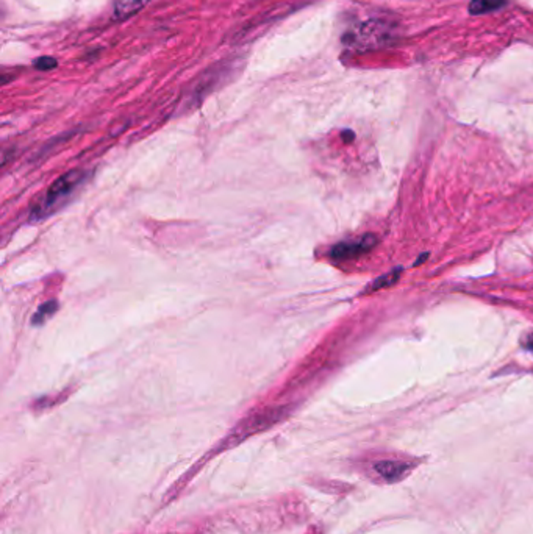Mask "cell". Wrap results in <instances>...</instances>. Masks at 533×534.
Returning a JSON list of instances; mask_svg holds the SVG:
<instances>
[{"mask_svg": "<svg viewBox=\"0 0 533 534\" xmlns=\"http://www.w3.org/2000/svg\"><path fill=\"white\" fill-rule=\"evenodd\" d=\"M524 346H525V348H527V350H530L533 353V332L527 334V338H525V341H524Z\"/></svg>", "mask_w": 533, "mask_h": 534, "instance_id": "obj_10", "label": "cell"}, {"mask_svg": "<svg viewBox=\"0 0 533 534\" xmlns=\"http://www.w3.org/2000/svg\"><path fill=\"white\" fill-rule=\"evenodd\" d=\"M56 309H58V303H56L55 300L46 302L44 305H41L40 308H38V311L33 314V319H31V322H33V325H41V323L44 321H47Z\"/></svg>", "mask_w": 533, "mask_h": 534, "instance_id": "obj_7", "label": "cell"}, {"mask_svg": "<svg viewBox=\"0 0 533 534\" xmlns=\"http://www.w3.org/2000/svg\"><path fill=\"white\" fill-rule=\"evenodd\" d=\"M377 243L379 239L374 234H365V236L358 239L344 241V243L336 244L330 250V257L336 259V261H349V259H355L369 253L377 245Z\"/></svg>", "mask_w": 533, "mask_h": 534, "instance_id": "obj_3", "label": "cell"}, {"mask_svg": "<svg viewBox=\"0 0 533 534\" xmlns=\"http://www.w3.org/2000/svg\"><path fill=\"white\" fill-rule=\"evenodd\" d=\"M399 275H401V270L391 272V273H388V275H385V277H380V278H377L376 282H374V284H372L371 288H369V291H377V289H380V288H386V286H391V284H395V283L397 282Z\"/></svg>", "mask_w": 533, "mask_h": 534, "instance_id": "obj_8", "label": "cell"}, {"mask_svg": "<svg viewBox=\"0 0 533 534\" xmlns=\"http://www.w3.org/2000/svg\"><path fill=\"white\" fill-rule=\"evenodd\" d=\"M391 25L382 21H369L358 25L351 33H347L344 42L351 47L377 49L383 47L392 40Z\"/></svg>", "mask_w": 533, "mask_h": 534, "instance_id": "obj_2", "label": "cell"}, {"mask_svg": "<svg viewBox=\"0 0 533 534\" xmlns=\"http://www.w3.org/2000/svg\"><path fill=\"white\" fill-rule=\"evenodd\" d=\"M507 0H472L468 10L471 15H486V13L504 8Z\"/></svg>", "mask_w": 533, "mask_h": 534, "instance_id": "obj_6", "label": "cell"}, {"mask_svg": "<svg viewBox=\"0 0 533 534\" xmlns=\"http://www.w3.org/2000/svg\"><path fill=\"white\" fill-rule=\"evenodd\" d=\"M413 469V464H408L405 461H392V460H383L374 464V472H376L380 478L385 483H396L402 480L404 476H407L410 470Z\"/></svg>", "mask_w": 533, "mask_h": 534, "instance_id": "obj_4", "label": "cell"}, {"mask_svg": "<svg viewBox=\"0 0 533 534\" xmlns=\"http://www.w3.org/2000/svg\"><path fill=\"white\" fill-rule=\"evenodd\" d=\"M150 0H114L113 13L116 21H124L141 11Z\"/></svg>", "mask_w": 533, "mask_h": 534, "instance_id": "obj_5", "label": "cell"}, {"mask_svg": "<svg viewBox=\"0 0 533 534\" xmlns=\"http://www.w3.org/2000/svg\"><path fill=\"white\" fill-rule=\"evenodd\" d=\"M342 138L346 139V143L352 141V139H353V133H352V131H344V133H342Z\"/></svg>", "mask_w": 533, "mask_h": 534, "instance_id": "obj_11", "label": "cell"}, {"mask_svg": "<svg viewBox=\"0 0 533 534\" xmlns=\"http://www.w3.org/2000/svg\"><path fill=\"white\" fill-rule=\"evenodd\" d=\"M85 177L86 172L81 169L69 170L67 174L60 177L58 180L47 189V193L31 207L30 218L33 220H41L46 218V216L52 214L55 208L60 207V203L77 189L79 184L85 180Z\"/></svg>", "mask_w": 533, "mask_h": 534, "instance_id": "obj_1", "label": "cell"}, {"mask_svg": "<svg viewBox=\"0 0 533 534\" xmlns=\"http://www.w3.org/2000/svg\"><path fill=\"white\" fill-rule=\"evenodd\" d=\"M35 67L40 71H50V69L56 67V60L50 58V56H41L35 61Z\"/></svg>", "mask_w": 533, "mask_h": 534, "instance_id": "obj_9", "label": "cell"}]
</instances>
